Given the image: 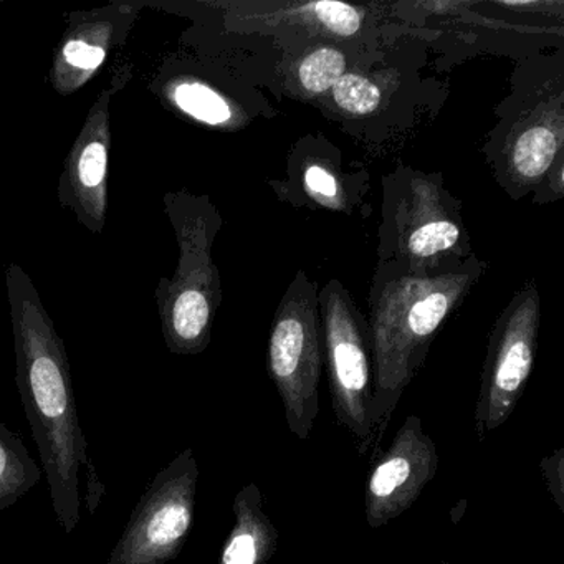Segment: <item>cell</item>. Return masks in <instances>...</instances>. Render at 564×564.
Masks as SVG:
<instances>
[{"instance_id":"obj_10","label":"cell","mask_w":564,"mask_h":564,"mask_svg":"<svg viewBox=\"0 0 564 564\" xmlns=\"http://www.w3.org/2000/svg\"><path fill=\"white\" fill-rule=\"evenodd\" d=\"M133 78V65L115 70L110 85L91 105L70 153L65 158L58 180L61 206L77 217L91 234L104 232L108 213V176H110L111 101Z\"/></svg>"},{"instance_id":"obj_3","label":"cell","mask_w":564,"mask_h":564,"mask_svg":"<svg viewBox=\"0 0 564 564\" xmlns=\"http://www.w3.org/2000/svg\"><path fill=\"white\" fill-rule=\"evenodd\" d=\"M484 154L498 186L514 200L534 193L564 160L563 51L527 58L514 68Z\"/></svg>"},{"instance_id":"obj_16","label":"cell","mask_w":564,"mask_h":564,"mask_svg":"<svg viewBox=\"0 0 564 564\" xmlns=\"http://www.w3.org/2000/svg\"><path fill=\"white\" fill-rule=\"evenodd\" d=\"M42 474L21 435L0 422V511L14 507L41 481Z\"/></svg>"},{"instance_id":"obj_9","label":"cell","mask_w":564,"mask_h":564,"mask_svg":"<svg viewBox=\"0 0 564 564\" xmlns=\"http://www.w3.org/2000/svg\"><path fill=\"white\" fill-rule=\"evenodd\" d=\"M540 322V290L530 280L497 316L488 338L474 414L480 441L500 429L517 409L533 369Z\"/></svg>"},{"instance_id":"obj_17","label":"cell","mask_w":564,"mask_h":564,"mask_svg":"<svg viewBox=\"0 0 564 564\" xmlns=\"http://www.w3.org/2000/svg\"><path fill=\"white\" fill-rule=\"evenodd\" d=\"M348 72L346 52L335 44H322L300 57L290 70L289 80L303 97H325Z\"/></svg>"},{"instance_id":"obj_4","label":"cell","mask_w":564,"mask_h":564,"mask_svg":"<svg viewBox=\"0 0 564 564\" xmlns=\"http://www.w3.org/2000/svg\"><path fill=\"white\" fill-rule=\"evenodd\" d=\"M163 206L176 236L180 260L174 275L161 279L154 292L161 332L173 355L196 356L209 348L223 303L213 249L224 219L209 196L189 191L164 194Z\"/></svg>"},{"instance_id":"obj_13","label":"cell","mask_w":564,"mask_h":564,"mask_svg":"<svg viewBox=\"0 0 564 564\" xmlns=\"http://www.w3.org/2000/svg\"><path fill=\"white\" fill-rule=\"evenodd\" d=\"M141 9V2H113L94 11L72 12L48 72L52 88L62 97L82 90L110 54L127 44Z\"/></svg>"},{"instance_id":"obj_18","label":"cell","mask_w":564,"mask_h":564,"mask_svg":"<svg viewBox=\"0 0 564 564\" xmlns=\"http://www.w3.org/2000/svg\"><path fill=\"white\" fill-rule=\"evenodd\" d=\"M336 110L348 118L375 115L384 101V88L378 78L362 72L349 70L329 91Z\"/></svg>"},{"instance_id":"obj_8","label":"cell","mask_w":564,"mask_h":564,"mask_svg":"<svg viewBox=\"0 0 564 564\" xmlns=\"http://www.w3.org/2000/svg\"><path fill=\"white\" fill-rule=\"evenodd\" d=\"M197 481L199 465L189 447L148 485L107 564H166L176 560L193 530Z\"/></svg>"},{"instance_id":"obj_12","label":"cell","mask_w":564,"mask_h":564,"mask_svg":"<svg viewBox=\"0 0 564 564\" xmlns=\"http://www.w3.org/2000/svg\"><path fill=\"white\" fill-rule=\"evenodd\" d=\"M437 468V445L422 429V419L409 415L388 451L372 458L366 484V523L378 530L405 513L434 480Z\"/></svg>"},{"instance_id":"obj_15","label":"cell","mask_w":564,"mask_h":564,"mask_svg":"<svg viewBox=\"0 0 564 564\" xmlns=\"http://www.w3.org/2000/svg\"><path fill=\"white\" fill-rule=\"evenodd\" d=\"M234 527L217 564H269L279 550L280 534L263 510V495L247 484L234 498Z\"/></svg>"},{"instance_id":"obj_7","label":"cell","mask_w":564,"mask_h":564,"mask_svg":"<svg viewBox=\"0 0 564 564\" xmlns=\"http://www.w3.org/2000/svg\"><path fill=\"white\" fill-rule=\"evenodd\" d=\"M323 365L328 372L333 412L361 455L372 454L369 411L372 401V356L368 319L348 289L332 279L318 295Z\"/></svg>"},{"instance_id":"obj_5","label":"cell","mask_w":564,"mask_h":564,"mask_svg":"<svg viewBox=\"0 0 564 564\" xmlns=\"http://www.w3.org/2000/svg\"><path fill=\"white\" fill-rule=\"evenodd\" d=\"M378 262L409 270L451 269L474 256L462 200L442 173L399 163L382 176Z\"/></svg>"},{"instance_id":"obj_20","label":"cell","mask_w":564,"mask_h":564,"mask_svg":"<svg viewBox=\"0 0 564 564\" xmlns=\"http://www.w3.org/2000/svg\"><path fill=\"white\" fill-rule=\"evenodd\" d=\"M540 470L554 503L564 511V448H556L553 454L544 457L540 462Z\"/></svg>"},{"instance_id":"obj_2","label":"cell","mask_w":564,"mask_h":564,"mask_svg":"<svg viewBox=\"0 0 564 564\" xmlns=\"http://www.w3.org/2000/svg\"><path fill=\"white\" fill-rule=\"evenodd\" d=\"M487 267L477 253L451 269L376 265L366 318L372 356V458L379 454L392 414L424 366L435 336L464 305Z\"/></svg>"},{"instance_id":"obj_1","label":"cell","mask_w":564,"mask_h":564,"mask_svg":"<svg viewBox=\"0 0 564 564\" xmlns=\"http://www.w3.org/2000/svg\"><path fill=\"white\" fill-rule=\"evenodd\" d=\"M15 351V384L42 470L51 488L55 518L65 534L82 521L80 471L85 468L88 511L97 510L105 487L88 457V442L78 419L70 361L64 339L39 295L37 286L19 263L6 267Z\"/></svg>"},{"instance_id":"obj_19","label":"cell","mask_w":564,"mask_h":564,"mask_svg":"<svg viewBox=\"0 0 564 564\" xmlns=\"http://www.w3.org/2000/svg\"><path fill=\"white\" fill-rule=\"evenodd\" d=\"M293 14L300 15L303 21L313 28L335 39H351L359 34L365 22V11L339 2H312L299 6Z\"/></svg>"},{"instance_id":"obj_6","label":"cell","mask_w":564,"mask_h":564,"mask_svg":"<svg viewBox=\"0 0 564 564\" xmlns=\"http://www.w3.org/2000/svg\"><path fill=\"white\" fill-rule=\"evenodd\" d=\"M319 286L299 270L283 293L270 326L267 371L285 409L286 425L306 441L319 412L323 371Z\"/></svg>"},{"instance_id":"obj_11","label":"cell","mask_w":564,"mask_h":564,"mask_svg":"<svg viewBox=\"0 0 564 564\" xmlns=\"http://www.w3.org/2000/svg\"><path fill=\"white\" fill-rule=\"evenodd\" d=\"M154 94L181 117L214 130L234 131L249 127L270 105L259 91L227 75L220 67H210L173 58L154 78Z\"/></svg>"},{"instance_id":"obj_14","label":"cell","mask_w":564,"mask_h":564,"mask_svg":"<svg viewBox=\"0 0 564 564\" xmlns=\"http://www.w3.org/2000/svg\"><path fill=\"white\" fill-rule=\"evenodd\" d=\"M275 189L295 206L352 214L368 191V173L343 170L338 148L319 134H310L293 147L286 180L275 183Z\"/></svg>"},{"instance_id":"obj_21","label":"cell","mask_w":564,"mask_h":564,"mask_svg":"<svg viewBox=\"0 0 564 564\" xmlns=\"http://www.w3.org/2000/svg\"><path fill=\"white\" fill-rule=\"evenodd\" d=\"M564 160L557 161L554 164L553 170L550 171L546 177H544L541 186L534 191V203L544 204L553 203V200L561 199L564 194Z\"/></svg>"}]
</instances>
